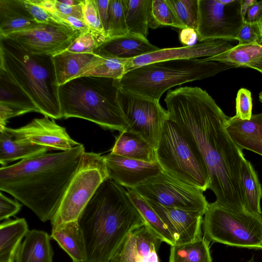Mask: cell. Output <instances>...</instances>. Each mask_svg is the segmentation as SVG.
Returning a JSON list of instances; mask_svg holds the SVG:
<instances>
[{"instance_id": "obj_1", "label": "cell", "mask_w": 262, "mask_h": 262, "mask_svg": "<svg viewBox=\"0 0 262 262\" xmlns=\"http://www.w3.org/2000/svg\"><path fill=\"white\" fill-rule=\"evenodd\" d=\"M164 101L168 118L177 124L202 156L215 202L232 211H246L241 176L246 159L227 130L228 117L206 91L198 86L169 91Z\"/></svg>"}, {"instance_id": "obj_2", "label": "cell", "mask_w": 262, "mask_h": 262, "mask_svg": "<svg viewBox=\"0 0 262 262\" xmlns=\"http://www.w3.org/2000/svg\"><path fill=\"white\" fill-rule=\"evenodd\" d=\"M85 152L71 149L44 153L0 168V190L31 210L42 222L51 221Z\"/></svg>"}, {"instance_id": "obj_3", "label": "cell", "mask_w": 262, "mask_h": 262, "mask_svg": "<svg viewBox=\"0 0 262 262\" xmlns=\"http://www.w3.org/2000/svg\"><path fill=\"white\" fill-rule=\"evenodd\" d=\"M77 223L85 262H110L128 235L144 225L127 190L110 179L99 186Z\"/></svg>"}, {"instance_id": "obj_4", "label": "cell", "mask_w": 262, "mask_h": 262, "mask_svg": "<svg viewBox=\"0 0 262 262\" xmlns=\"http://www.w3.org/2000/svg\"><path fill=\"white\" fill-rule=\"evenodd\" d=\"M117 80L85 76L59 86L62 118H79L120 132L128 124L119 99Z\"/></svg>"}, {"instance_id": "obj_5", "label": "cell", "mask_w": 262, "mask_h": 262, "mask_svg": "<svg viewBox=\"0 0 262 262\" xmlns=\"http://www.w3.org/2000/svg\"><path fill=\"white\" fill-rule=\"evenodd\" d=\"M0 68L28 94L40 113L52 119L62 118L53 56L31 53L16 41L0 37Z\"/></svg>"}, {"instance_id": "obj_6", "label": "cell", "mask_w": 262, "mask_h": 262, "mask_svg": "<svg viewBox=\"0 0 262 262\" xmlns=\"http://www.w3.org/2000/svg\"><path fill=\"white\" fill-rule=\"evenodd\" d=\"M235 68L232 65L204 58L161 61L126 72L117 84L119 90L158 101L173 86L214 76Z\"/></svg>"}, {"instance_id": "obj_7", "label": "cell", "mask_w": 262, "mask_h": 262, "mask_svg": "<svg viewBox=\"0 0 262 262\" xmlns=\"http://www.w3.org/2000/svg\"><path fill=\"white\" fill-rule=\"evenodd\" d=\"M155 150L163 171L203 192L209 189L210 177L202 156L177 124L169 118L163 125Z\"/></svg>"}, {"instance_id": "obj_8", "label": "cell", "mask_w": 262, "mask_h": 262, "mask_svg": "<svg viewBox=\"0 0 262 262\" xmlns=\"http://www.w3.org/2000/svg\"><path fill=\"white\" fill-rule=\"evenodd\" d=\"M203 227L205 237L209 241L262 250V220L259 215L232 211L214 202L208 204Z\"/></svg>"}, {"instance_id": "obj_9", "label": "cell", "mask_w": 262, "mask_h": 262, "mask_svg": "<svg viewBox=\"0 0 262 262\" xmlns=\"http://www.w3.org/2000/svg\"><path fill=\"white\" fill-rule=\"evenodd\" d=\"M108 179L104 156L85 152L51 221L52 230L77 222L99 186Z\"/></svg>"}, {"instance_id": "obj_10", "label": "cell", "mask_w": 262, "mask_h": 262, "mask_svg": "<svg viewBox=\"0 0 262 262\" xmlns=\"http://www.w3.org/2000/svg\"><path fill=\"white\" fill-rule=\"evenodd\" d=\"M243 0H199L195 31L199 42L209 39L237 40L245 19Z\"/></svg>"}, {"instance_id": "obj_11", "label": "cell", "mask_w": 262, "mask_h": 262, "mask_svg": "<svg viewBox=\"0 0 262 262\" xmlns=\"http://www.w3.org/2000/svg\"><path fill=\"white\" fill-rule=\"evenodd\" d=\"M133 189L147 201L167 207L205 213L209 204L202 191L178 181L163 170Z\"/></svg>"}, {"instance_id": "obj_12", "label": "cell", "mask_w": 262, "mask_h": 262, "mask_svg": "<svg viewBox=\"0 0 262 262\" xmlns=\"http://www.w3.org/2000/svg\"><path fill=\"white\" fill-rule=\"evenodd\" d=\"M121 105L128 130L139 134L156 149L165 122L167 110L159 101L119 90Z\"/></svg>"}, {"instance_id": "obj_13", "label": "cell", "mask_w": 262, "mask_h": 262, "mask_svg": "<svg viewBox=\"0 0 262 262\" xmlns=\"http://www.w3.org/2000/svg\"><path fill=\"white\" fill-rule=\"evenodd\" d=\"M80 34L66 24H39L3 37L16 41L31 53L54 56L67 50Z\"/></svg>"}, {"instance_id": "obj_14", "label": "cell", "mask_w": 262, "mask_h": 262, "mask_svg": "<svg viewBox=\"0 0 262 262\" xmlns=\"http://www.w3.org/2000/svg\"><path fill=\"white\" fill-rule=\"evenodd\" d=\"M8 128L17 141L41 146L49 150L67 151L80 144L70 137L65 127L46 116L35 118L18 128Z\"/></svg>"}, {"instance_id": "obj_15", "label": "cell", "mask_w": 262, "mask_h": 262, "mask_svg": "<svg viewBox=\"0 0 262 262\" xmlns=\"http://www.w3.org/2000/svg\"><path fill=\"white\" fill-rule=\"evenodd\" d=\"M233 47V45L225 40L209 39L190 46L160 49L155 52L127 59L125 66V73L137 68L155 62L211 57Z\"/></svg>"}, {"instance_id": "obj_16", "label": "cell", "mask_w": 262, "mask_h": 262, "mask_svg": "<svg viewBox=\"0 0 262 262\" xmlns=\"http://www.w3.org/2000/svg\"><path fill=\"white\" fill-rule=\"evenodd\" d=\"M109 179L127 188H133L158 176L162 171L159 163L133 159L113 154L104 156Z\"/></svg>"}, {"instance_id": "obj_17", "label": "cell", "mask_w": 262, "mask_h": 262, "mask_svg": "<svg viewBox=\"0 0 262 262\" xmlns=\"http://www.w3.org/2000/svg\"><path fill=\"white\" fill-rule=\"evenodd\" d=\"M147 202L166 225L176 239V244L192 242L202 237L204 213L167 207Z\"/></svg>"}, {"instance_id": "obj_18", "label": "cell", "mask_w": 262, "mask_h": 262, "mask_svg": "<svg viewBox=\"0 0 262 262\" xmlns=\"http://www.w3.org/2000/svg\"><path fill=\"white\" fill-rule=\"evenodd\" d=\"M162 242L144 225L128 235L110 262H160L157 252Z\"/></svg>"}, {"instance_id": "obj_19", "label": "cell", "mask_w": 262, "mask_h": 262, "mask_svg": "<svg viewBox=\"0 0 262 262\" xmlns=\"http://www.w3.org/2000/svg\"><path fill=\"white\" fill-rule=\"evenodd\" d=\"M159 49L146 37L129 32L123 36L107 39L94 53L100 56L130 59Z\"/></svg>"}, {"instance_id": "obj_20", "label": "cell", "mask_w": 262, "mask_h": 262, "mask_svg": "<svg viewBox=\"0 0 262 262\" xmlns=\"http://www.w3.org/2000/svg\"><path fill=\"white\" fill-rule=\"evenodd\" d=\"M226 127L240 148L262 156V113L252 115L248 120L240 119L235 116L228 117Z\"/></svg>"}, {"instance_id": "obj_21", "label": "cell", "mask_w": 262, "mask_h": 262, "mask_svg": "<svg viewBox=\"0 0 262 262\" xmlns=\"http://www.w3.org/2000/svg\"><path fill=\"white\" fill-rule=\"evenodd\" d=\"M50 237L45 231L29 230L16 251L14 262H53Z\"/></svg>"}, {"instance_id": "obj_22", "label": "cell", "mask_w": 262, "mask_h": 262, "mask_svg": "<svg viewBox=\"0 0 262 262\" xmlns=\"http://www.w3.org/2000/svg\"><path fill=\"white\" fill-rule=\"evenodd\" d=\"M39 24L21 0H0V37L30 29Z\"/></svg>"}, {"instance_id": "obj_23", "label": "cell", "mask_w": 262, "mask_h": 262, "mask_svg": "<svg viewBox=\"0 0 262 262\" xmlns=\"http://www.w3.org/2000/svg\"><path fill=\"white\" fill-rule=\"evenodd\" d=\"M111 152L147 162H157L155 148L139 134L128 130L116 137Z\"/></svg>"}, {"instance_id": "obj_24", "label": "cell", "mask_w": 262, "mask_h": 262, "mask_svg": "<svg viewBox=\"0 0 262 262\" xmlns=\"http://www.w3.org/2000/svg\"><path fill=\"white\" fill-rule=\"evenodd\" d=\"M49 149L31 143L17 141L6 126H0V163L6 166L14 161L46 153Z\"/></svg>"}, {"instance_id": "obj_25", "label": "cell", "mask_w": 262, "mask_h": 262, "mask_svg": "<svg viewBox=\"0 0 262 262\" xmlns=\"http://www.w3.org/2000/svg\"><path fill=\"white\" fill-rule=\"evenodd\" d=\"M95 53H76L65 50L53 56L59 86L79 77L92 62Z\"/></svg>"}, {"instance_id": "obj_26", "label": "cell", "mask_w": 262, "mask_h": 262, "mask_svg": "<svg viewBox=\"0 0 262 262\" xmlns=\"http://www.w3.org/2000/svg\"><path fill=\"white\" fill-rule=\"evenodd\" d=\"M126 190L133 203L143 219L144 226L162 242L170 246L176 244V239L147 201L134 189L127 188Z\"/></svg>"}, {"instance_id": "obj_27", "label": "cell", "mask_w": 262, "mask_h": 262, "mask_svg": "<svg viewBox=\"0 0 262 262\" xmlns=\"http://www.w3.org/2000/svg\"><path fill=\"white\" fill-rule=\"evenodd\" d=\"M0 104L20 110L25 114L39 113L31 98L3 68H0Z\"/></svg>"}, {"instance_id": "obj_28", "label": "cell", "mask_w": 262, "mask_h": 262, "mask_svg": "<svg viewBox=\"0 0 262 262\" xmlns=\"http://www.w3.org/2000/svg\"><path fill=\"white\" fill-rule=\"evenodd\" d=\"M24 218L7 221L0 225V262L14 261L16 251L28 231Z\"/></svg>"}, {"instance_id": "obj_29", "label": "cell", "mask_w": 262, "mask_h": 262, "mask_svg": "<svg viewBox=\"0 0 262 262\" xmlns=\"http://www.w3.org/2000/svg\"><path fill=\"white\" fill-rule=\"evenodd\" d=\"M50 237L67 252L73 262H85L84 243L77 221L60 225L52 230Z\"/></svg>"}, {"instance_id": "obj_30", "label": "cell", "mask_w": 262, "mask_h": 262, "mask_svg": "<svg viewBox=\"0 0 262 262\" xmlns=\"http://www.w3.org/2000/svg\"><path fill=\"white\" fill-rule=\"evenodd\" d=\"M122 3L128 32L146 37L152 0H122Z\"/></svg>"}, {"instance_id": "obj_31", "label": "cell", "mask_w": 262, "mask_h": 262, "mask_svg": "<svg viewBox=\"0 0 262 262\" xmlns=\"http://www.w3.org/2000/svg\"><path fill=\"white\" fill-rule=\"evenodd\" d=\"M207 61L227 63L235 68H247L262 59V46L258 43L237 45L221 54L205 58Z\"/></svg>"}, {"instance_id": "obj_32", "label": "cell", "mask_w": 262, "mask_h": 262, "mask_svg": "<svg viewBox=\"0 0 262 262\" xmlns=\"http://www.w3.org/2000/svg\"><path fill=\"white\" fill-rule=\"evenodd\" d=\"M241 180L245 195L246 211L260 215L262 188L257 173L251 163L245 159L241 167Z\"/></svg>"}, {"instance_id": "obj_33", "label": "cell", "mask_w": 262, "mask_h": 262, "mask_svg": "<svg viewBox=\"0 0 262 262\" xmlns=\"http://www.w3.org/2000/svg\"><path fill=\"white\" fill-rule=\"evenodd\" d=\"M169 262H212L209 241L201 237L192 242L171 246Z\"/></svg>"}, {"instance_id": "obj_34", "label": "cell", "mask_w": 262, "mask_h": 262, "mask_svg": "<svg viewBox=\"0 0 262 262\" xmlns=\"http://www.w3.org/2000/svg\"><path fill=\"white\" fill-rule=\"evenodd\" d=\"M126 60L97 55L80 77L91 76L119 80L125 73Z\"/></svg>"}, {"instance_id": "obj_35", "label": "cell", "mask_w": 262, "mask_h": 262, "mask_svg": "<svg viewBox=\"0 0 262 262\" xmlns=\"http://www.w3.org/2000/svg\"><path fill=\"white\" fill-rule=\"evenodd\" d=\"M164 26H170L181 30L186 28L167 0H152L149 28L155 29Z\"/></svg>"}, {"instance_id": "obj_36", "label": "cell", "mask_w": 262, "mask_h": 262, "mask_svg": "<svg viewBox=\"0 0 262 262\" xmlns=\"http://www.w3.org/2000/svg\"><path fill=\"white\" fill-rule=\"evenodd\" d=\"M186 28L196 30L199 16V0H167Z\"/></svg>"}, {"instance_id": "obj_37", "label": "cell", "mask_w": 262, "mask_h": 262, "mask_svg": "<svg viewBox=\"0 0 262 262\" xmlns=\"http://www.w3.org/2000/svg\"><path fill=\"white\" fill-rule=\"evenodd\" d=\"M128 33L122 0H110L107 39L123 36Z\"/></svg>"}, {"instance_id": "obj_38", "label": "cell", "mask_w": 262, "mask_h": 262, "mask_svg": "<svg viewBox=\"0 0 262 262\" xmlns=\"http://www.w3.org/2000/svg\"><path fill=\"white\" fill-rule=\"evenodd\" d=\"M106 39L105 36L89 30L79 34L66 50L76 53L93 54Z\"/></svg>"}, {"instance_id": "obj_39", "label": "cell", "mask_w": 262, "mask_h": 262, "mask_svg": "<svg viewBox=\"0 0 262 262\" xmlns=\"http://www.w3.org/2000/svg\"><path fill=\"white\" fill-rule=\"evenodd\" d=\"M82 4L83 20L90 30L107 38L95 0H83Z\"/></svg>"}, {"instance_id": "obj_40", "label": "cell", "mask_w": 262, "mask_h": 262, "mask_svg": "<svg viewBox=\"0 0 262 262\" xmlns=\"http://www.w3.org/2000/svg\"><path fill=\"white\" fill-rule=\"evenodd\" d=\"M262 39V20L244 21L237 37L238 45L258 43Z\"/></svg>"}, {"instance_id": "obj_41", "label": "cell", "mask_w": 262, "mask_h": 262, "mask_svg": "<svg viewBox=\"0 0 262 262\" xmlns=\"http://www.w3.org/2000/svg\"><path fill=\"white\" fill-rule=\"evenodd\" d=\"M236 115L237 118L250 120L252 117V100L251 92L247 89L241 88L237 93L235 99Z\"/></svg>"}, {"instance_id": "obj_42", "label": "cell", "mask_w": 262, "mask_h": 262, "mask_svg": "<svg viewBox=\"0 0 262 262\" xmlns=\"http://www.w3.org/2000/svg\"><path fill=\"white\" fill-rule=\"evenodd\" d=\"M21 1L29 13L38 24L60 23L46 10L33 3L31 0H21Z\"/></svg>"}, {"instance_id": "obj_43", "label": "cell", "mask_w": 262, "mask_h": 262, "mask_svg": "<svg viewBox=\"0 0 262 262\" xmlns=\"http://www.w3.org/2000/svg\"><path fill=\"white\" fill-rule=\"evenodd\" d=\"M21 205L17 201L11 200L0 193V220H4L17 214Z\"/></svg>"}, {"instance_id": "obj_44", "label": "cell", "mask_w": 262, "mask_h": 262, "mask_svg": "<svg viewBox=\"0 0 262 262\" xmlns=\"http://www.w3.org/2000/svg\"><path fill=\"white\" fill-rule=\"evenodd\" d=\"M82 3L78 6H71L62 4L58 0H55V7L58 11L63 14L75 17L84 20Z\"/></svg>"}, {"instance_id": "obj_45", "label": "cell", "mask_w": 262, "mask_h": 262, "mask_svg": "<svg viewBox=\"0 0 262 262\" xmlns=\"http://www.w3.org/2000/svg\"><path fill=\"white\" fill-rule=\"evenodd\" d=\"M99 17L107 37L110 0H95Z\"/></svg>"}, {"instance_id": "obj_46", "label": "cell", "mask_w": 262, "mask_h": 262, "mask_svg": "<svg viewBox=\"0 0 262 262\" xmlns=\"http://www.w3.org/2000/svg\"><path fill=\"white\" fill-rule=\"evenodd\" d=\"M24 114L20 110L0 104V126H6L9 119Z\"/></svg>"}, {"instance_id": "obj_47", "label": "cell", "mask_w": 262, "mask_h": 262, "mask_svg": "<svg viewBox=\"0 0 262 262\" xmlns=\"http://www.w3.org/2000/svg\"><path fill=\"white\" fill-rule=\"evenodd\" d=\"M260 20H262V1H256L248 8L245 21L254 22Z\"/></svg>"}, {"instance_id": "obj_48", "label": "cell", "mask_w": 262, "mask_h": 262, "mask_svg": "<svg viewBox=\"0 0 262 262\" xmlns=\"http://www.w3.org/2000/svg\"><path fill=\"white\" fill-rule=\"evenodd\" d=\"M179 36L181 42L185 46H190L194 45L198 39L195 30L190 28L181 30Z\"/></svg>"}, {"instance_id": "obj_49", "label": "cell", "mask_w": 262, "mask_h": 262, "mask_svg": "<svg viewBox=\"0 0 262 262\" xmlns=\"http://www.w3.org/2000/svg\"><path fill=\"white\" fill-rule=\"evenodd\" d=\"M32 2L46 10L49 13L56 11L55 0H31Z\"/></svg>"}, {"instance_id": "obj_50", "label": "cell", "mask_w": 262, "mask_h": 262, "mask_svg": "<svg viewBox=\"0 0 262 262\" xmlns=\"http://www.w3.org/2000/svg\"><path fill=\"white\" fill-rule=\"evenodd\" d=\"M256 2V0H243L242 4V12L244 19L248 8Z\"/></svg>"}, {"instance_id": "obj_51", "label": "cell", "mask_w": 262, "mask_h": 262, "mask_svg": "<svg viewBox=\"0 0 262 262\" xmlns=\"http://www.w3.org/2000/svg\"><path fill=\"white\" fill-rule=\"evenodd\" d=\"M59 2L64 5L75 6L80 5L82 3V0H60Z\"/></svg>"}, {"instance_id": "obj_52", "label": "cell", "mask_w": 262, "mask_h": 262, "mask_svg": "<svg viewBox=\"0 0 262 262\" xmlns=\"http://www.w3.org/2000/svg\"><path fill=\"white\" fill-rule=\"evenodd\" d=\"M247 68L253 69L259 72L262 71V59L249 64Z\"/></svg>"}, {"instance_id": "obj_53", "label": "cell", "mask_w": 262, "mask_h": 262, "mask_svg": "<svg viewBox=\"0 0 262 262\" xmlns=\"http://www.w3.org/2000/svg\"><path fill=\"white\" fill-rule=\"evenodd\" d=\"M259 100L262 105V91H261L258 95Z\"/></svg>"}, {"instance_id": "obj_54", "label": "cell", "mask_w": 262, "mask_h": 262, "mask_svg": "<svg viewBox=\"0 0 262 262\" xmlns=\"http://www.w3.org/2000/svg\"><path fill=\"white\" fill-rule=\"evenodd\" d=\"M246 262H254V261L253 260V258H251L250 260Z\"/></svg>"}, {"instance_id": "obj_55", "label": "cell", "mask_w": 262, "mask_h": 262, "mask_svg": "<svg viewBox=\"0 0 262 262\" xmlns=\"http://www.w3.org/2000/svg\"><path fill=\"white\" fill-rule=\"evenodd\" d=\"M258 44L262 46V39L258 42Z\"/></svg>"}, {"instance_id": "obj_56", "label": "cell", "mask_w": 262, "mask_h": 262, "mask_svg": "<svg viewBox=\"0 0 262 262\" xmlns=\"http://www.w3.org/2000/svg\"><path fill=\"white\" fill-rule=\"evenodd\" d=\"M260 216L261 219V220H262V212H261V214L260 215Z\"/></svg>"}, {"instance_id": "obj_57", "label": "cell", "mask_w": 262, "mask_h": 262, "mask_svg": "<svg viewBox=\"0 0 262 262\" xmlns=\"http://www.w3.org/2000/svg\"><path fill=\"white\" fill-rule=\"evenodd\" d=\"M260 73L262 74V71L260 72Z\"/></svg>"}, {"instance_id": "obj_58", "label": "cell", "mask_w": 262, "mask_h": 262, "mask_svg": "<svg viewBox=\"0 0 262 262\" xmlns=\"http://www.w3.org/2000/svg\"><path fill=\"white\" fill-rule=\"evenodd\" d=\"M11 262H14V261H11Z\"/></svg>"}]
</instances>
